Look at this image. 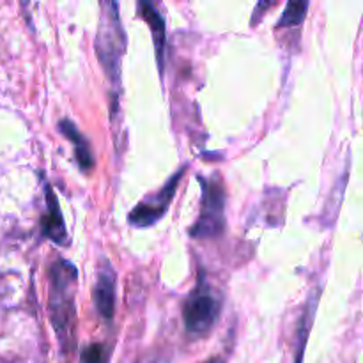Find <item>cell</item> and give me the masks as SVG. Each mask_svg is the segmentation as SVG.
I'll return each instance as SVG.
<instances>
[{
    "label": "cell",
    "mask_w": 363,
    "mask_h": 363,
    "mask_svg": "<svg viewBox=\"0 0 363 363\" xmlns=\"http://www.w3.org/2000/svg\"><path fill=\"white\" fill-rule=\"evenodd\" d=\"M50 321L60 344L67 347L73 333L77 268L71 262L59 259L50 266Z\"/></svg>",
    "instance_id": "obj_1"
},
{
    "label": "cell",
    "mask_w": 363,
    "mask_h": 363,
    "mask_svg": "<svg viewBox=\"0 0 363 363\" xmlns=\"http://www.w3.org/2000/svg\"><path fill=\"white\" fill-rule=\"evenodd\" d=\"M94 50L99 64L105 69L106 78L113 89L119 87L121 59L126 50V34L119 18V7L116 2L101 4L98 32L94 38Z\"/></svg>",
    "instance_id": "obj_2"
},
{
    "label": "cell",
    "mask_w": 363,
    "mask_h": 363,
    "mask_svg": "<svg viewBox=\"0 0 363 363\" xmlns=\"http://www.w3.org/2000/svg\"><path fill=\"white\" fill-rule=\"evenodd\" d=\"M202 209L201 216L191 227V236L199 238H216L223 233L225 225V190L218 177L202 179Z\"/></svg>",
    "instance_id": "obj_3"
},
{
    "label": "cell",
    "mask_w": 363,
    "mask_h": 363,
    "mask_svg": "<svg viewBox=\"0 0 363 363\" xmlns=\"http://www.w3.org/2000/svg\"><path fill=\"white\" fill-rule=\"evenodd\" d=\"M220 308H222V303L213 294V291L206 284H199L197 289L190 294L184 303L183 318L186 332L191 335L208 333L218 319Z\"/></svg>",
    "instance_id": "obj_4"
},
{
    "label": "cell",
    "mask_w": 363,
    "mask_h": 363,
    "mask_svg": "<svg viewBox=\"0 0 363 363\" xmlns=\"http://www.w3.org/2000/svg\"><path fill=\"white\" fill-rule=\"evenodd\" d=\"M183 174H184V167L183 169H179V172H176L172 177H170L169 183H167L165 186L158 191V194L152 195V197H149L147 201L140 202L137 208L131 209L130 216H128V220H130L131 225L138 227V229L155 225V223L158 222L163 215H165L167 209H169V206H170V202H172L174 194H176L177 184H179Z\"/></svg>",
    "instance_id": "obj_5"
},
{
    "label": "cell",
    "mask_w": 363,
    "mask_h": 363,
    "mask_svg": "<svg viewBox=\"0 0 363 363\" xmlns=\"http://www.w3.org/2000/svg\"><path fill=\"white\" fill-rule=\"evenodd\" d=\"M92 300L99 315L106 321H112L113 311H116V275L110 262L105 261V266L99 269L94 289H92Z\"/></svg>",
    "instance_id": "obj_6"
},
{
    "label": "cell",
    "mask_w": 363,
    "mask_h": 363,
    "mask_svg": "<svg viewBox=\"0 0 363 363\" xmlns=\"http://www.w3.org/2000/svg\"><path fill=\"white\" fill-rule=\"evenodd\" d=\"M43 234L59 247H66L67 245L66 223H64L55 191L50 186H46V216L43 218Z\"/></svg>",
    "instance_id": "obj_7"
},
{
    "label": "cell",
    "mask_w": 363,
    "mask_h": 363,
    "mask_svg": "<svg viewBox=\"0 0 363 363\" xmlns=\"http://www.w3.org/2000/svg\"><path fill=\"white\" fill-rule=\"evenodd\" d=\"M138 9H140V16L147 21V25L151 27L152 38H155V48H156V59H158L160 67L163 66V50L167 45V30H165V20H163L162 14L156 11V7L149 2H140L138 4Z\"/></svg>",
    "instance_id": "obj_8"
},
{
    "label": "cell",
    "mask_w": 363,
    "mask_h": 363,
    "mask_svg": "<svg viewBox=\"0 0 363 363\" xmlns=\"http://www.w3.org/2000/svg\"><path fill=\"white\" fill-rule=\"evenodd\" d=\"M59 126H60V131H62V133L66 135L71 142H73L74 152H77L78 165H80L85 172H87V170H91L92 167H94V158H92L91 145H89V142L85 140L84 135H82L80 131L77 130V126H74V124L67 119L60 121Z\"/></svg>",
    "instance_id": "obj_9"
},
{
    "label": "cell",
    "mask_w": 363,
    "mask_h": 363,
    "mask_svg": "<svg viewBox=\"0 0 363 363\" xmlns=\"http://www.w3.org/2000/svg\"><path fill=\"white\" fill-rule=\"evenodd\" d=\"M308 2H289L287 4L286 11H284L282 18L277 23V28L284 27H296L301 21L305 20V14H307Z\"/></svg>",
    "instance_id": "obj_10"
},
{
    "label": "cell",
    "mask_w": 363,
    "mask_h": 363,
    "mask_svg": "<svg viewBox=\"0 0 363 363\" xmlns=\"http://www.w3.org/2000/svg\"><path fill=\"white\" fill-rule=\"evenodd\" d=\"M84 363H106V350L101 344H92V346L85 347L84 354H82Z\"/></svg>",
    "instance_id": "obj_11"
},
{
    "label": "cell",
    "mask_w": 363,
    "mask_h": 363,
    "mask_svg": "<svg viewBox=\"0 0 363 363\" xmlns=\"http://www.w3.org/2000/svg\"><path fill=\"white\" fill-rule=\"evenodd\" d=\"M206 363H223V362L220 360V358H213V360H209V362H206Z\"/></svg>",
    "instance_id": "obj_12"
}]
</instances>
